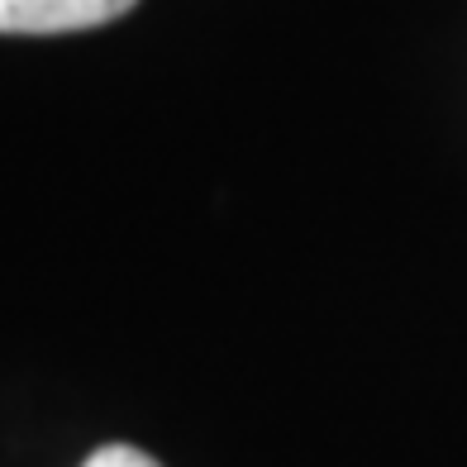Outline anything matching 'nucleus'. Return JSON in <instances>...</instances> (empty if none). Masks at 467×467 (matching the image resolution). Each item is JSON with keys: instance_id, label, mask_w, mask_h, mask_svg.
Here are the masks:
<instances>
[{"instance_id": "nucleus-1", "label": "nucleus", "mask_w": 467, "mask_h": 467, "mask_svg": "<svg viewBox=\"0 0 467 467\" xmlns=\"http://www.w3.org/2000/svg\"><path fill=\"white\" fill-rule=\"evenodd\" d=\"M134 0H0V34H72L110 25Z\"/></svg>"}, {"instance_id": "nucleus-2", "label": "nucleus", "mask_w": 467, "mask_h": 467, "mask_svg": "<svg viewBox=\"0 0 467 467\" xmlns=\"http://www.w3.org/2000/svg\"><path fill=\"white\" fill-rule=\"evenodd\" d=\"M81 467H158V462L139 449H130V443H105V449H96Z\"/></svg>"}]
</instances>
